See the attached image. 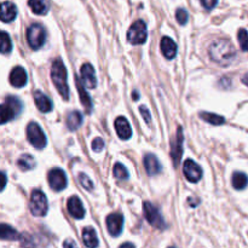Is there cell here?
Instances as JSON below:
<instances>
[{
  "mask_svg": "<svg viewBox=\"0 0 248 248\" xmlns=\"http://www.w3.org/2000/svg\"><path fill=\"white\" fill-rule=\"evenodd\" d=\"M208 53H210V57L213 62L218 63L223 67H227L235 58L236 51H235L234 46L232 45L229 40L218 39V40L213 41L211 44L210 48H208Z\"/></svg>",
  "mask_w": 248,
  "mask_h": 248,
  "instance_id": "6da1fadb",
  "label": "cell"
},
{
  "mask_svg": "<svg viewBox=\"0 0 248 248\" xmlns=\"http://www.w3.org/2000/svg\"><path fill=\"white\" fill-rule=\"evenodd\" d=\"M51 78L61 96L67 101L69 98V87L67 84V70L62 60H56L51 67Z\"/></svg>",
  "mask_w": 248,
  "mask_h": 248,
  "instance_id": "7a4b0ae2",
  "label": "cell"
},
{
  "mask_svg": "<svg viewBox=\"0 0 248 248\" xmlns=\"http://www.w3.org/2000/svg\"><path fill=\"white\" fill-rule=\"evenodd\" d=\"M46 31L41 24H31L27 29V41L33 50H39L45 44Z\"/></svg>",
  "mask_w": 248,
  "mask_h": 248,
  "instance_id": "3957f363",
  "label": "cell"
},
{
  "mask_svg": "<svg viewBox=\"0 0 248 248\" xmlns=\"http://www.w3.org/2000/svg\"><path fill=\"white\" fill-rule=\"evenodd\" d=\"M148 36V31L147 26L143 21L138 19L136 21L132 26L130 27L127 31V40L130 41L133 45H140V44H144L147 40Z\"/></svg>",
  "mask_w": 248,
  "mask_h": 248,
  "instance_id": "277c9868",
  "label": "cell"
},
{
  "mask_svg": "<svg viewBox=\"0 0 248 248\" xmlns=\"http://www.w3.org/2000/svg\"><path fill=\"white\" fill-rule=\"evenodd\" d=\"M48 205L47 199H46L45 194L40 190L33 191L31 198V215L35 217H44L47 213Z\"/></svg>",
  "mask_w": 248,
  "mask_h": 248,
  "instance_id": "5b68a950",
  "label": "cell"
},
{
  "mask_svg": "<svg viewBox=\"0 0 248 248\" xmlns=\"http://www.w3.org/2000/svg\"><path fill=\"white\" fill-rule=\"evenodd\" d=\"M144 216L147 218L148 223L154 228H156V229L164 230L166 228V223H165L164 217L160 213L159 208L153 205V203L144 202Z\"/></svg>",
  "mask_w": 248,
  "mask_h": 248,
  "instance_id": "8992f818",
  "label": "cell"
},
{
  "mask_svg": "<svg viewBox=\"0 0 248 248\" xmlns=\"http://www.w3.org/2000/svg\"><path fill=\"white\" fill-rule=\"evenodd\" d=\"M27 137L29 143L36 149H43L46 145V137L43 130L36 123H31L27 127Z\"/></svg>",
  "mask_w": 248,
  "mask_h": 248,
  "instance_id": "52a82bcc",
  "label": "cell"
},
{
  "mask_svg": "<svg viewBox=\"0 0 248 248\" xmlns=\"http://www.w3.org/2000/svg\"><path fill=\"white\" fill-rule=\"evenodd\" d=\"M183 142H184V136H183V128L178 127L177 128L176 137L171 140V155L172 160H173L174 166H178L181 162L182 154H183Z\"/></svg>",
  "mask_w": 248,
  "mask_h": 248,
  "instance_id": "ba28073f",
  "label": "cell"
},
{
  "mask_svg": "<svg viewBox=\"0 0 248 248\" xmlns=\"http://www.w3.org/2000/svg\"><path fill=\"white\" fill-rule=\"evenodd\" d=\"M47 179L48 184L55 191H62L67 186V176L61 169L51 170Z\"/></svg>",
  "mask_w": 248,
  "mask_h": 248,
  "instance_id": "9c48e42d",
  "label": "cell"
},
{
  "mask_svg": "<svg viewBox=\"0 0 248 248\" xmlns=\"http://www.w3.org/2000/svg\"><path fill=\"white\" fill-rule=\"evenodd\" d=\"M183 172L186 178L191 183H198L202 177V170L193 160H186L183 165Z\"/></svg>",
  "mask_w": 248,
  "mask_h": 248,
  "instance_id": "30bf717a",
  "label": "cell"
},
{
  "mask_svg": "<svg viewBox=\"0 0 248 248\" xmlns=\"http://www.w3.org/2000/svg\"><path fill=\"white\" fill-rule=\"evenodd\" d=\"M124 217L119 213H111L107 217V228L111 236H119L123 232Z\"/></svg>",
  "mask_w": 248,
  "mask_h": 248,
  "instance_id": "8fae6325",
  "label": "cell"
},
{
  "mask_svg": "<svg viewBox=\"0 0 248 248\" xmlns=\"http://www.w3.org/2000/svg\"><path fill=\"white\" fill-rule=\"evenodd\" d=\"M81 80L82 85L89 89H94L97 86V79H96V73H94L93 67L90 63H86L81 67Z\"/></svg>",
  "mask_w": 248,
  "mask_h": 248,
  "instance_id": "7c38bea8",
  "label": "cell"
},
{
  "mask_svg": "<svg viewBox=\"0 0 248 248\" xmlns=\"http://www.w3.org/2000/svg\"><path fill=\"white\" fill-rule=\"evenodd\" d=\"M114 126H115L116 133H118V136L121 138V140H130L131 136H132V128H131L127 119L124 118V116H119V118L115 120Z\"/></svg>",
  "mask_w": 248,
  "mask_h": 248,
  "instance_id": "4fadbf2b",
  "label": "cell"
},
{
  "mask_svg": "<svg viewBox=\"0 0 248 248\" xmlns=\"http://www.w3.org/2000/svg\"><path fill=\"white\" fill-rule=\"evenodd\" d=\"M17 16V7L11 1H4L0 4V21L9 23Z\"/></svg>",
  "mask_w": 248,
  "mask_h": 248,
  "instance_id": "5bb4252c",
  "label": "cell"
},
{
  "mask_svg": "<svg viewBox=\"0 0 248 248\" xmlns=\"http://www.w3.org/2000/svg\"><path fill=\"white\" fill-rule=\"evenodd\" d=\"M27 80H28V77H27L24 68L15 67L11 70V73H10V84L14 87L21 89V87H23L27 84Z\"/></svg>",
  "mask_w": 248,
  "mask_h": 248,
  "instance_id": "9a60e30c",
  "label": "cell"
},
{
  "mask_svg": "<svg viewBox=\"0 0 248 248\" xmlns=\"http://www.w3.org/2000/svg\"><path fill=\"white\" fill-rule=\"evenodd\" d=\"M67 207H68V211H69L70 216L74 217L75 219H82V218H84L85 208L78 196H72V198L68 200Z\"/></svg>",
  "mask_w": 248,
  "mask_h": 248,
  "instance_id": "2e32d148",
  "label": "cell"
},
{
  "mask_svg": "<svg viewBox=\"0 0 248 248\" xmlns=\"http://www.w3.org/2000/svg\"><path fill=\"white\" fill-rule=\"evenodd\" d=\"M160 46H161L162 55H164L167 60H172V58L176 57L177 45L171 38H169V36H164V38L161 39Z\"/></svg>",
  "mask_w": 248,
  "mask_h": 248,
  "instance_id": "e0dca14e",
  "label": "cell"
},
{
  "mask_svg": "<svg viewBox=\"0 0 248 248\" xmlns=\"http://www.w3.org/2000/svg\"><path fill=\"white\" fill-rule=\"evenodd\" d=\"M34 101H35V104L39 110L43 111V113H48V111L52 110V102L41 91L34 92Z\"/></svg>",
  "mask_w": 248,
  "mask_h": 248,
  "instance_id": "ac0fdd59",
  "label": "cell"
},
{
  "mask_svg": "<svg viewBox=\"0 0 248 248\" xmlns=\"http://www.w3.org/2000/svg\"><path fill=\"white\" fill-rule=\"evenodd\" d=\"M144 166L149 176H155L161 172V165L154 154H147L144 157Z\"/></svg>",
  "mask_w": 248,
  "mask_h": 248,
  "instance_id": "d6986e66",
  "label": "cell"
},
{
  "mask_svg": "<svg viewBox=\"0 0 248 248\" xmlns=\"http://www.w3.org/2000/svg\"><path fill=\"white\" fill-rule=\"evenodd\" d=\"M75 81H77V89L78 92H79V96H80V101H81L82 106L85 107L86 109V113L90 114L92 110V101H91V97L89 96V93L86 92V90L84 89V85H82L81 80L79 78H75Z\"/></svg>",
  "mask_w": 248,
  "mask_h": 248,
  "instance_id": "ffe728a7",
  "label": "cell"
},
{
  "mask_svg": "<svg viewBox=\"0 0 248 248\" xmlns=\"http://www.w3.org/2000/svg\"><path fill=\"white\" fill-rule=\"evenodd\" d=\"M82 241L89 248L98 247V237H97L96 232L92 228L87 227L82 230Z\"/></svg>",
  "mask_w": 248,
  "mask_h": 248,
  "instance_id": "44dd1931",
  "label": "cell"
},
{
  "mask_svg": "<svg viewBox=\"0 0 248 248\" xmlns=\"http://www.w3.org/2000/svg\"><path fill=\"white\" fill-rule=\"evenodd\" d=\"M19 239V234L16 229L7 224H0V240H7V241H15Z\"/></svg>",
  "mask_w": 248,
  "mask_h": 248,
  "instance_id": "7402d4cb",
  "label": "cell"
},
{
  "mask_svg": "<svg viewBox=\"0 0 248 248\" xmlns=\"http://www.w3.org/2000/svg\"><path fill=\"white\" fill-rule=\"evenodd\" d=\"M16 114V110L9 103L0 104V125L11 121Z\"/></svg>",
  "mask_w": 248,
  "mask_h": 248,
  "instance_id": "603a6c76",
  "label": "cell"
},
{
  "mask_svg": "<svg viewBox=\"0 0 248 248\" xmlns=\"http://www.w3.org/2000/svg\"><path fill=\"white\" fill-rule=\"evenodd\" d=\"M28 5L36 15H45L48 11L47 0H28Z\"/></svg>",
  "mask_w": 248,
  "mask_h": 248,
  "instance_id": "cb8c5ba5",
  "label": "cell"
},
{
  "mask_svg": "<svg viewBox=\"0 0 248 248\" xmlns=\"http://www.w3.org/2000/svg\"><path fill=\"white\" fill-rule=\"evenodd\" d=\"M82 124V114L80 113V111L75 110V111H72V113H69V115H68L67 118V126L69 130L74 131L77 130V128H79L80 126H81Z\"/></svg>",
  "mask_w": 248,
  "mask_h": 248,
  "instance_id": "d4e9b609",
  "label": "cell"
},
{
  "mask_svg": "<svg viewBox=\"0 0 248 248\" xmlns=\"http://www.w3.org/2000/svg\"><path fill=\"white\" fill-rule=\"evenodd\" d=\"M17 165H18L19 169L23 170V171H31V170H33L34 166H35V160H34L33 156H31L29 154H24L19 157L18 161H17Z\"/></svg>",
  "mask_w": 248,
  "mask_h": 248,
  "instance_id": "484cf974",
  "label": "cell"
},
{
  "mask_svg": "<svg viewBox=\"0 0 248 248\" xmlns=\"http://www.w3.org/2000/svg\"><path fill=\"white\" fill-rule=\"evenodd\" d=\"M12 50V41L9 34L0 31V53H10Z\"/></svg>",
  "mask_w": 248,
  "mask_h": 248,
  "instance_id": "4316f807",
  "label": "cell"
},
{
  "mask_svg": "<svg viewBox=\"0 0 248 248\" xmlns=\"http://www.w3.org/2000/svg\"><path fill=\"white\" fill-rule=\"evenodd\" d=\"M200 118L202 120H205L206 123L208 124H212V125H223L224 124V118L223 116L217 115V114H213V113H206V111H202L200 113Z\"/></svg>",
  "mask_w": 248,
  "mask_h": 248,
  "instance_id": "83f0119b",
  "label": "cell"
},
{
  "mask_svg": "<svg viewBox=\"0 0 248 248\" xmlns=\"http://www.w3.org/2000/svg\"><path fill=\"white\" fill-rule=\"evenodd\" d=\"M232 186L236 190H244L247 186V176L242 172H236L232 176Z\"/></svg>",
  "mask_w": 248,
  "mask_h": 248,
  "instance_id": "f1b7e54d",
  "label": "cell"
},
{
  "mask_svg": "<svg viewBox=\"0 0 248 248\" xmlns=\"http://www.w3.org/2000/svg\"><path fill=\"white\" fill-rule=\"evenodd\" d=\"M114 176H115L118 179L125 181V179L128 178V172L124 165L115 164V166H114Z\"/></svg>",
  "mask_w": 248,
  "mask_h": 248,
  "instance_id": "f546056e",
  "label": "cell"
},
{
  "mask_svg": "<svg viewBox=\"0 0 248 248\" xmlns=\"http://www.w3.org/2000/svg\"><path fill=\"white\" fill-rule=\"evenodd\" d=\"M79 181H80V184L84 186V189H86V190H89V191L93 190V183H92V181L86 176V174L80 173Z\"/></svg>",
  "mask_w": 248,
  "mask_h": 248,
  "instance_id": "4dcf8cb0",
  "label": "cell"
},
{
  "mask_svg": "<svg viewBox=\"0 0 248 248\" xmlns=\"http://www.w3.org/2000/svg\"><path fill=\"white\" fill-rule=\"evenodd\" d=\"M176 18H177V22H178L179 24L184 26V24L188 22V18H189V15H188V12H186V10H184V9L177 10Z\"/></svg>",
  "mask_w": 248,
  "mask_h": 248,
  "instance_id": "1f68e13d",
  "label": "cell"
},
{
  "mask_svg": "<svg viewBox=\"0 0 248 248\" xmlns=\"http://www.w3.org/2000/svg\"><path fill=\"white\" fill-rule=\"evenodd\" d=\"M6 103H9L10 106L12 107V108L16 110V113L18 114L19 111H21L22 109V103L19 102L18 98H16V97H7L6 98Z\"/></svg>",
  "mask_w": 248,
  "mask_h": 248,
  "instance_id": "d6a6232c",
  "label": "cell"
},
{
  "mask_svg": "<svg viewBox=\"0 0 248 248\" xmlns=\"http://www.w3.org/2000/svg\"><path fill=\"white\" fill-rule=\"evenodd\" d=\"M239 43H240V46H241L242 51H246L247 50V31L246 29H241V31H239Z\"/></svg>",
  "mask_w": 248,
  "mask_h": 248,
  "instance_id": "836d02e7",
  "label": "cell"
},
{
  "mask_svg": "<svg viewBox=\"0 0 248 248\" xmlns=\"http://www.w3.org/2000/svg\"><path fill=\"white\" fill-rule=\"evenodd\" d=\"M104 148V140L102 138H94L92 142V149L96 153H101Z\"/></svg>",
  "mask_w": 248,
  "mask_h": 248,
  "instance_id": "e575fe53",
  "label": "cell"
},
{
  "mask_svg": "<svg viewBox=\"0 0 248 248\" xmlns=\"http://www.w3.org/2000/svg\"><path fill=\"white\" fill-rule=\"evenodd\" d=\"M140 114H142L143 119L145 120V123H147L148 125H150V124H152V116H150V113H149V110H148L147 107H144V106L140 107Z\"/></svg>",
  "mask_w": 248,
  "mask_h": 248,
  "instance_id": "d590c367",
  "label": "cell"
},
{
  "mask_svg": "<svg viewBox=\"0 0 248 248\" xmlns=\"http://www.w3.org/2000/svg\"><path fill=\"white\" fill-rule=\"evenodd\" d=\"M200 1L206 10H212L218 4V0H200Z\"/></svg>",
  "mask_w": 248,
  "mask_h": 248,
  "instance_id": "8d00e7d4",
  "label": "cell"
},
{
  "mask_svg": "<svg viewBox=\"0 0 248 248\" xmlns=\"http://www.w3.org/2000/svg\"><path fill=\"white\" fill-rule=\"evenodd\" d=\"M6 182H7L6 174L0 172V191L4 190V188L6 186Z\"/></svg>",
  "mask_w": 248,
  "mask_h": 248,
  "instance_id": "74e56055",
  "label": "cell"
},
{
  "mask_svg": "<svg viewBox=\"0 0 248 248\" xmlns=\"http://www.w3.org/2000/svg\"><path fill=\"white\" fill-rule=\"evenodd\" d=\"M63 247L64 248H78L77 244H75L73 240H65L64 244H63Z\"/></svg>",
  "mask_w": 248,
  "mask_h": 248,
  "instance_id": "f35d334b",
  "label": "cell"
},
{
  "mask_svg": "<svg viewBox=\"0 0 248 248\" xmlns=\"http://www.w3.org/2000/svg\"><path fill=\"white\" fill-rule=\"evenodd\" d=\"M120 248H135L132 244H124L123 246H120Z\"/></svg>",
  "mask_w": 248,
  "mask_h": 248,
  "instance_id": "ab89813d",
  "label": "cell"
},
{
  "mask_svg": "<svg viewBox=\"0 0 248 248\" xmlns=\"http://www.w3.org/2000/svg\"><path fill=\"white\" fill-rule=\"evenodd\" d=\"M133 98H135V99H138V93H137V91L133 92Z\"/></svg>",
  "mask_w": 248,
  "mask_h": 248,
  "instance_id": "60d3db41",
  "label": "cell"
},
{
  "mask_svg": "<svg viewBox=\"0 0 248 248\" xmlns=\"http://www.w3.org/2000/svg\"><path fill=\"white\" fill-rule=\"evenodd\" d=\"M171 248H174V247H171Z\"/></svg>",
  "mask_w": 248,
  "mask_h": 248,
  "instance_id": "b9f144b4",
  "label": "cell"
}]
</instances>
